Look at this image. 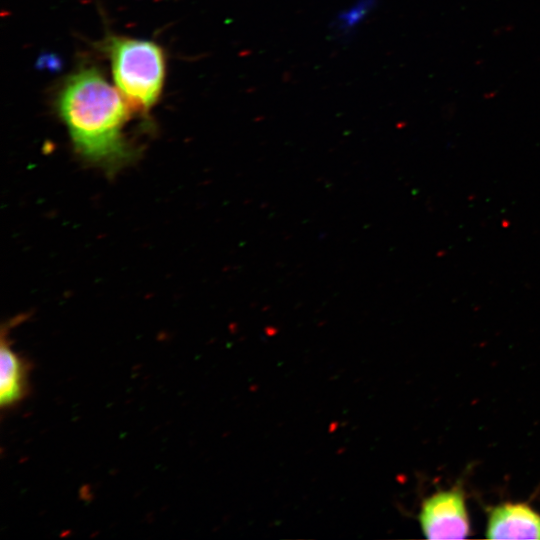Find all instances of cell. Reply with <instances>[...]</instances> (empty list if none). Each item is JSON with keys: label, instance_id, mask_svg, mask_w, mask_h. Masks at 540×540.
Returning <instances> with one entry per match:
<instances>
[{"label": "cell", "instance_id": "6da1fadb", "mask_svg": "<svg viewBox=\"0 0 540 540\" xmlns=\"http://www.w3.org/2000/svg\"><path fill=\"white\" fill-rule=\"evenodd\" d=\"M129 108L122 94L95 69L73 75L58 100L75 149L108 171L118 170L132 157L123 137Z\"/></svg>", "mask_w": 540, "mask_h": 540}, {"label": "cell", "instance_id": "7a4b0ae2", "mask_svg": "<svg viewBox=\"0 0 540 540\" xmlns=\"http://www.w3.org/2000/svg\"><path fill=\"white\" fill-rule=\"evenodd\" d=\"M110 54L116 86L130 108L146 111L157 101L164 79V57L154 43L116 38Z\"/></svg>", "mask_w": 540, "mask_h": 540}, {"label": "cell", "instance_id": "3957f363", "mask_svg": "<svg viewBox=\"0 0 540 540\" xmlns=\"http://www.w3.org/2000/svg\"><path fill=\"white\" fill-rule=\"evenodd\" d=\"M418 520L427 539H464L471 532L464 491H438L422 502Z\"/></svg>", "mask_w": 540, "mask_h": 540}, {"label": "cell", "instance_id": "277c9868", "mask_svg": "<svg viewBox=\"0 0 540 540\" xmlns=\"http://www.w3.org/2000/svg\"><path fill=\"white\" fill-rule=\"evenodd\" d=\"M488 539H540V513L527 503L505 502L488 510Z\"/></svg>", "mask_w": 540, "mask_h": 540}, {"label": "cell", "instance_id": "5b68a950", "mask_svg": "<svg viewBox=\"0 0 540 540\" xmlns=\"http://www.w3.org/2000/svg\"><path fill=\"white\" fill-rule=\"evenodd\" d=\"M0 405L10 409L28 394L30 364L10 346L3 332L0 347Z\"/></svg>", "mask_w": 540, "mask_h": 540}]
</instances>
